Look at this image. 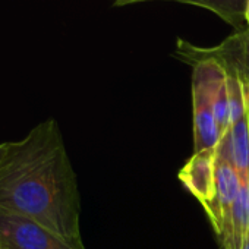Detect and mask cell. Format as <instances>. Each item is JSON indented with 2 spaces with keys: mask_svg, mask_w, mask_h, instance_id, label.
Returning a JSON list of instances; mask_svg holds the SVG:
<instances>
[{
  "mask_svg": "<svg viewBox=\"0 0 249 249\" xmlns=\"http://www.w3.org/2000/svg\"><path fill=\"white\" fill-rule=\"evenodd\" d=\"M0 208L33 218L68 240H82L78 179L56 119L9 142L0 164Z\"/></svg>",
  "mask_w": 249,
  "mask_h": 249,
  "instance_id": "1",
  "label": "cell"
},
{
  "mask_svg": "<svg viewBox=\"0 0 249 249\" xmlns=\"http://www.w3.org/2000/svg\"><path fill=\"white\" fill-rule=\"evenodd\" d=\"M192 66L194 153L215 148L220 134L215 122L217 97L227 81L224 69L211 59L195 60Z\"/></svg>",
  "mask_w": 249,
  "mask_h": 249,
  "instance_id": "2",
  "label": "cell"
},
{
  "mask_svg": "<svg viewBox=\"0 0 249 249\" xmlns=\"http://www.w3.org/2000/svg\"><path fill=\"white\" fill-rule=\"evenodd\" d=\"M0 249H87L84 242L68 240L33 218L0 208Z\"/></svg>",
  "mask_w": 249,
  "mask_h": 249,
  "instance_id": "3",
  "label": "cell"
},
{
  "mask_svg": "<svg viewBox=\"0 0 249 249\" xmlns=\"http://www.w3.org/2000/svg\"><path fill=\"white\" fill-rule=\"evenodd\" d=\"M175 56L188 65L195 60L211 59L217 62L226 73L236 75L242 82L249 84V27L234 31L220 44L213 47L195 46L179 38Z\"/></svg>",
  "mask_w": 249,
  "mask_h": 249,
  "instance_id": "4",
  "label": "cell"
},
{
  "mask_svg": "<svg viewBox=\"0 0 249 249\" xmlns=\"http://www.w3.org/2000/svg\"><path fill=\"white\" fill-rule=\"evenodd\" d=\"M240 180L229 159L226 148L218 141L215 164V196L205 211L218 237L221 249H227L231 234V214L239 194Z\"/></svg>",
  "mask_w": 249,
  "mask_h": 249,
  "instance_id": "5",
  "label": "cell"
},
{
  "mask_svg": "<svg viewBox=\"0 0 249 249\" xmlns=\"http://www.w3.org/2000/svg\"><path fill=\"white\" fill-rule=\"evenodd\" d=\"M217 147L194 153L179 172V180L207 211L215 196Z\"/></svg>",
  "mask_w": 249,
  "mask_h": 249,
  "instance_id": "6",
  "label": "cell"
},
{
  "mask_svg": "<svg viewBox=\"0 0 249 249\" xmlns=\"http://www.w3.org/2000/svg\"><path fill=\"white\" fill-rule=\"evenodd\" d=\"M220 142L226 148L239 180L249 183V91L246 113L230 124L227 132L220 138Z\"/></svg>",
  "mask_w": 249,
  "mask_h": 249,
  "instance_id": "7",
  "label": "cell"
},
{
  "mask_svg": "<svg viewBox=\"0 0 249 249\" xmlns=\"http://www.w3.org/2000/svg\"><path fill=\"white\" fill-rule=\"evenodd\" d=\"M172 2L196 6L213 12L226 24L231 25L236 31L246 28L245 9L246 0H172Z\"/></svg>",
  "mask_w": 249,
  "mask_h": 249,
  "instance_id": "8",
  "label": "cell"
},
{
  "mask_svg": "<svg viewBox=\"0 0 249 249\" xmlns=\"http://www.w3.org/2000/svg\"><path fill=\"white\" fill-rule=\"evenodd\" d=\"M114 6H126V5H134L140 2H148V0H111Z\"/></svg>",
  "mask_w": 249,
  "mask_h": 249,
  "instance_id": "9",
  "label": "cell"
},
{
  "mask_svg": "<svg viewBox=\"0 0 249 249\" xmlns=\"http://www.w3.org/2000/svg\"><path fill=\"white\" fill-rule=\"evenodd\" d=\"M8 148H9V142H0V164H2V161L6 157Z\"/></svg>",
  "mask_w": 249,
  "mask_h": 249,
  "instance_id": "10",
  "label": "cell"
},
{
  "mask_svg": "<svg viewBox=\"0 0 249 249\" xmlns=\"http://www.w3.org/2000/svg\"><path fill=\"white\" fill-rule=\"evenodd\" d=\"M245 21H246V27H249V0H246V9H245Z\"/></svg>",
  "mask_w": 249,
  "mask_h": 249,
  "instance_id": "11",
  "label": "cell"
},
{
  "mask_svg": "<svg viewBox=\"0 0 249 249\" xmlns=\"http://www.w3.org/2000/svg\"><path fill=\"white\" fill-rule=\"evenodd\" d=\"M242 249H249V237H248V239L245 240V243H243Z\"/></svg>",
  "mask_w": 249,
  "mask_h": 249,
  "instance_id": "12",
  "label": "cell"
},
{
  "mask_svg": "<svg viewBox=\"0 0 249 249\" xmlns=\"http://www.w3.org/2000/svg\"><path fill=\"white\" fill-rule=\"evenodd\" d=\"M243 84H245V85L248 87V91H249V84H246V82H243Z\"/></svg>",
  "mask_w": 249,
  "mask_h": 249,
  "instance_id": "13",
  "label": "cell"
}]
</instances>
